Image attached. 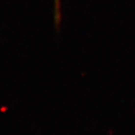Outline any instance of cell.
<instances>
[{"mask_svg":"<svg viewBox=\"0 0 135 135\" xmlns=\"http://www.w3.org/2000/svg\"><path fill=\"white\" fill-rule=\"evenodd\" d=\"M54 22L56 27L60 26L61 19V0H54Z\"/></svg>","mask_w":135,"mask_h":135,"instance_id":"obj_1","label":"cell"}]
</instances>
